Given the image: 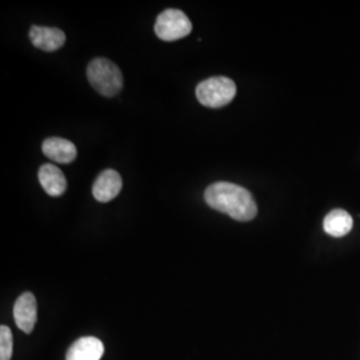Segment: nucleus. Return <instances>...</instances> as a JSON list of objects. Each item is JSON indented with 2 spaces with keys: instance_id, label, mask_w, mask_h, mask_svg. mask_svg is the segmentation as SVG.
Returning <instances> with one entry per match:
<instances>
[{
  "instance_id": "obj_1",
  "label": "nucleus",
  "mask_w": 360,
  "mask_h": 360,
  "mask_svg": "<svg viewBox=\"0 0 360 360\" xmlns=\"http://www.w3.org/2000/svg\"><path fill=\"white\" fill-rule=\"evenodd\" d=\"M207 205L238 221H250L257 217V206L251 193L238 184L218 181L205 191Z\"/></svg>"
},
{
  "instance_id": "obj_8",
  "label": "nucleus",
  "mask_w": 360,
  "mask_h": 360,
  "mask_svg": "<svg viewBox=\"0 0 360 360\" xmlns=\"http://www.w3.org/2000/svg\"><path fill=\"white\" fill-rule=\"evenodd\" d=\"M104 345L95 336H83L74 342L65 355V360H101Z\"/></svg>"
},
{
  "instance_id": "obj_12",
  "label": "nucleus",
  "mask_w": 360,
  "mask_h": 360,
  "mask_svg": "<svg viewBox=\"0 0 360 360\" xmlns=\"http://www.w3.org/2000/svg\"><path fill=\"white\" fill-rule=\"evenodd\" d=\"M13 333L7 326H0V360H10L13 356Z\"/></svg>"
},
{
  "instance_id": "obj_4",
  "label": "nucleus",
  "mask_w": 360,
  "mask_h": 360,
  "mask_svg": "<svg viewBox=\"0 0 360 360\" xmlns=\"http://www.w3.org/2000/svg\"><path fill=\"white\" fill-rule=\"evenodd\" d=\"M156 37L165 41H175L191 34L193 25L188 16L176 8H167L155 22Z\"/></svg>"
},
{
  "instance_id": "obj_3",
  "label": "nucleus",
  "mask_w": 360,
  "mask_h": 360,
  "mask_svg": "<svg viewBox=\"0 0 360 360\" xmlns=\"http://www.w3.org/2000/svg\"><path fill=\"white\" fill-rule=\"evenodd\" d=\"M195 95L199 103L205 107L220 108L233 101L236 95V84L230 77H210L198 84Z\"/></svg>"
},
{
  "instance_id": "obj_5",
  "label": "nucleus",
  "mask_w": 360,
  "mask_h": 360,
  "mask_svg": "<svg viewBox=\"0 0 360 360\" xmlns=\"http://www.w3.org/2000/svg\"><path fill=\"white\" fill-rule=\"evenodd\" d=\"M13 319L16 326L26 334H31L38 319V306L34 294L25 292L13 304Z\"/></svg>"
},
{
  "instance_id": "obj_7",
  "label": "nucleus",
  "mask_w": 360,
  "mask_h": 360,
  "mask_svg": "<svg viewBox=\"0 0 360 360\" xmlns=\"http://www.w3.org/2000/svg\"><path fill=\"white\" fill-rule=\"evenodd\" d=\"M31 43L41 51L52 52L63 47L65 34L53 27L32 26L30 30Z\"/></svg>"
},
{
  "instance_id": "obj_9",
  "label": "nucleus",
  "mask_w": 360,
  "mask_h": 360,
  "mask_svg": "<svg viewBox=\"0 0 360 360\" xmlns=\"http://www.w3.org/2000/svg\"><path fill=\"white\" fill-rule=\"evenodd\" d=\"M41 151L47 158L60 165H68L75 160L77 150L75 144L63 138H49L41 144Z\"/></svg>"
},
{
  "instance_id": "obj_2",
  "label": "nucleus",
  "mask_w": 360,
  "mask_h": 360,
  "mask_svg": "<svg viewBox=\"0 0 360 360\" xmlns=\"http://www.w3.org/2000/svg\"><path fill=\"white\" fill-rule=\"evenodd\" d=\"M87 79L101 95L111 98L123 89V74L119 67L105 59L96 58L87 65Z\"/></svg>"
},
{
  "instance_id": "obj_11",
  "label": "nucleus",
  "mask_w": 360,
  "mask_h": 360,
  "mask_svg": "<svg viewBox=\"0 0 360 360\" xmlns=\"http://www.w3.org/2000/svg\"><path fill=\"white\" fill-rule=\"evenodd\" d=\"M354 220L351 215L345 210H334L324 218V231L334 238H342L346 236L348 232L352 230Z\"/></svg>"
},
{
  "instance_id": "obj_10",
  "label": "nucleus",
  "mask_w": 360,
  "mask_h": 360,
  "mask_svg": "<svg viewBox=\"0 0 360 360\" xmlns=\"http://www.w3.org/2000/svg\"><path fill=\"white\" fill-rule=\"evenodd\" d=\"M39 181L52 198H59L67 190V180L62 169L53 165H43L39 169Z\"/></svg>"
},
{
  "instance_id": "obj_6",
  "label": "nucleus",
  "mask_w": 360,
  "mask_h": 360,
  "mask_svg": "<svg viewBox=\"0 0 360 360\" xmlns=\"http://www.w3.org/2000/svg\"><path fill=\"white\" fill-rule=\"evenodd\" d=\"M122 187L123 180L119 172H116L115 169H105L102 174H99V176L95 180L92 193L98 202L107 203L115 199L122 191Z\"/></svg>"
}]
</instances>
